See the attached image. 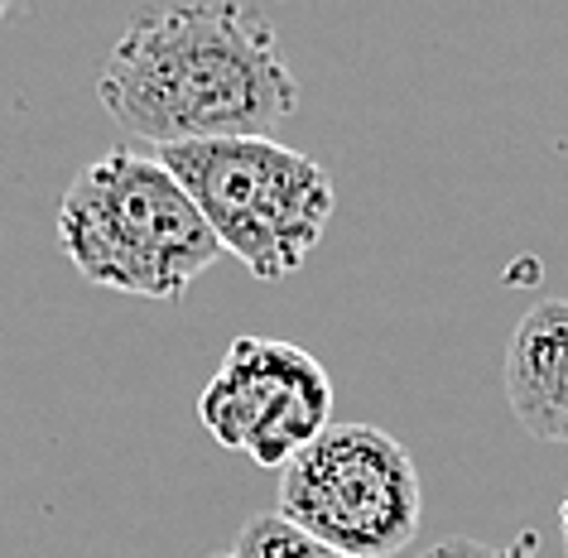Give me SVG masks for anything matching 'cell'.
Returning a JSON list of instances; mask_svg holds the SVG:
<instances>
[{
  "mask_svg": "<svg viewBox=\"0 0 568 558\" xmlns=\"http://www.w3.org/2000/svg\"><path fill=\"white\" fill-rule=\"evenodd\" d=\"M121 131L154 150L275 140L300 88L270 20L251 6H160L131 20L97 78Z\"/></svg>",
  "mask_w": 568,
  "mask_h": 558,
  "instance_id": "obj_1",
  "label": "cell"
},
{
  "mask_svg": "<svg viewBox=\"0 0 568 558\" xmlns=\"http://www.w3.org/2000/svg\"><path fill=\"white\" fill-rule=\"evenodd\" d=\"M59 246L88 284L179 298L222 255L183 183L140 150H111L68 183Z\"/></svg>",
  "mask_w": 568,
  "mask_h": 558,
  "instance_id": "obj_2",
  "label": "cell"
},
{
  "mask_svg": "<svg viewBox=\"0 0 568 558\" xmlns=\"http://www.w3.org/2000/svg\"><path fill=\"white\" fill-rule=\"evenodd\" d=\"M154 160L255 280L294 275L328 232L337 203L328 169L280 140H203L154 150Z\"/></svg>",
  "mask_w": 568,
  "mask_h": 558,
  "instance_id": "obj_3",
  "label": "cell"
},
{
  "mask_svg": "<svg viewBox=\"0 0 568 558\" xmlns=\"http://www.w3.org/2000/svg\"><path fill=\"white\" fill-rule=\"evenodd\" d=\"M280 515L347 558H390L419 535V467L386 428L337 424L284 467Z\"/></svg>",
  "mask_w": 568,
  "mask_h": 558,
  "instance_id": "obj_4",
  "label": "cell"
},
{
  "mask_svg": "<svg viewBox=\"0 0 568 558\" xmlns=\"http://www.w3.org/2000/svg\"><path fill=\"white\" fill-rule=\"evenodd\" d=\"M333 381L318 356L280 337H236L197 399V419L222 448L255 467H290L328 434Z\"/></svg>",
  "mask_w": 568,
  "mask_h": 558,
  "instance_id": "obj_5",
  "label": "cell"
},
{
  "mask_svg": "<svg viewBox=\"0 0 568 558\" xmlns=\"http://www.w3.org/2000/svg\"><path fill=\"white\" fill-rule=\"evenodd\" d=\"M501 385L525 434L568 443V298H545L516 323Z\"/></svg>",
  "mask_w": 568,
  "mask_h": 558,
  "instance_id": "obj_6",
  "label": "cell"
},
{
  "mask_svg": "<svg viewBox=\"0 0 568 558\" xmlns=\"http://www.w3.org/2000/svg\"><path fill=\"white\" fill-rule=\"evenodd\" d=\"M236 558H347L328 549V544H318L314 535H304L300 525H290L280 510H265L246 520V529L236 535Z\"/></svg>",
  "mask_w": 568,
  "mask_h": 558,
  "instance_id": "obj_7",
  "label": "cell"
},
{
  "mask_svg": "<svg viewBox=\"0 0 568 558\" xmlns=\"http://www.w3.org/2000/svg\"><path fill=\"white\" fill-rule=\"evenodd\" d=\"M419 558H535V544H530V535H520L516 544L496 549V544H481V539H463V535H453V539H438L434 549H424Z\"/></svg>",
  "mask_w": 568,
  "mask_h": 558,
  "instance_id": "obj_8",
  "label": "cell"
},
{
  "mask_svg": "<svg viewBox=\"0 0 568 558\" xmlns=\"http://www.w3.org/2000/svg\"><path fill=\"white\" fill-rule=\"evenodd\" d=\"M559 525H564V554H568V500H564V510H559Z\"/></svg>",
  "mask_w": 568,
  "mask_h": 558,
  "instance_id": "obj_9",
  "label": "cell"
},
{
  "mask_svg": "<svg viewBox=\"0 0 568 558\" xmlns=\"http://www.w3.org/2000/svg\"><path fill=\"white\" fill-rule=\"evenodd\" d=\"M212 558H236V554H212Z\"/></svg>",
  "mask_w": 568,
  "mask_h": 558,
  "instance_id": "obj_10",
  "label": "cell"
},
{
  "mask_svg": "<svg viewBox=\"0 0 568 558\" xmlns=\"http://www.w3.org/2000/svg\"><path fill=\"white\" fill-rule=\"evenodd\" d=\"M0 20H6V6H0Z\"/></svg>",
  "mask_w": 568,
  "mask_h": 558,
  "instance_id": "obj_11",
  "label": "cell"
}]
</instances>
